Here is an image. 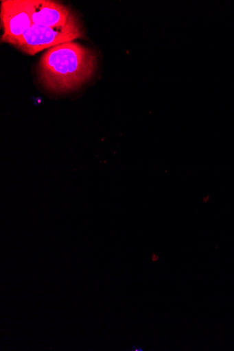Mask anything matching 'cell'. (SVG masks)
<instances>
[{
	"instance_id": "6da1fadb",
	"label": "cell",
	"mask_w": 234,
	"mask_h": 351,
	"mask_svg": "<svg viewBox=\"0 0 234 351\" xmlns=\"http://www.w3.org/2000/svg\"><path fill=\"white\" fill-rule=\"evenodd\" d=\"M95 53L76 43L50 48L39 63V78L44 87L54 93L77 89L94 75Z\"/></svg>"
},
{
	"instance_id": "7a4b0ae2",
	"label": "cell",
	"mask_w": 234,
	"mask_h": 351,
	"mask_svg": "<svg viewBox=\"0 0 234 351\" xmlns=\"http://www.w3.org/2000/svg\"><path fill=\"white\" fill-rule=\"evenodd\" d=\"M84 31L77 15L72 13L64 25L47 27L32 24L12 45L21 51L35 55L44 49L82 38Z\"/></svg>"
},
{
	"instance_id": "3957f363",
	"label": "cell",
	"mask_w": 234,
	"mask_h": 351,
	"mask_svg": "<svg viewBox=\"0 0 234 351\" xmlns=\"http://www.w3.org/2000/svg\"><path fill=\"white\" fill-rule=\"evenodd\" d=\"M0 13L4 32L1 41L12 45L32 25L25 0H3Z\"/></svg>"
},
{
	"instance_id": "277c9868",
	"label": "cell",
	"mask_w": 234,
	"mask_h": 351,
	"mask_svg": "<svg viewBox=\"0 0 234 351\" xmlns=\"http://www.w3.org/2000/svg\"><path fill=\"white\" fill-rule=\"evenodd\" d=\"M32 24L47 27L64 25L72 11L62 4L49 0H25Z\"/></svg>"
},
{
	"instance_id": "5b68a950",
	"label": "cell",
	"mask_w": 234,
	"mask_h": 351,
	"mask_svg": "<svg viewBox=\"0 0 234 351\" xmlns=\"http://www.w3.org/2000/svg\"><path fill=\"white\" fill-rule=\"evenodd\" d=\"M159 256H156V255L154 254H153V256H152V262H156L158 260H159Z\"/></svg>"
}]
</instances>
